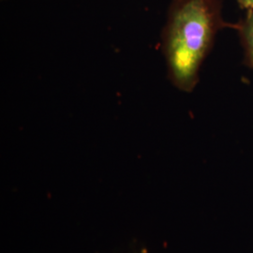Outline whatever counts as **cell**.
Listing matches in <instances>:
<instances>
[{
    "label": "cell",
    "instance_id": "7a4b0ae2",
    "mask_svg": "<svg viewBox=\"0 0 253 253\" xmlns=\"http://www.w3.org/2000/svg\"><path fill=\"white\" fill-rule=\"evenodd\" d=\"M244 46L246 64L253 69V10H248L244 21L237 25Z\"/></svg>",
    "mask_w": 253,
    "mask_h": 253
},
{
    "label": "cell",
    "instance_id": "6da1fadb",
    "mask_svg": "<svg viewBox=\"0 0 253 253\" xmlns=\"http://www.w3.org/2000/svg\"><path fill=\"white\" fill-rule=\"evenodd\" d=\"M229 27L221 17L220 0H172L162 36L168 77L184 92H191L217 31Z\"/></svg>",
    "mask_w": 253,
    "mask_h": 253
},
{
    "label": "cell",
    "instance_id": "3957f363",
    "mask_svg": "<svg viewBox=\"0 0 253 253\" xmlns=\"http://www.w3.org/2000/svg\"><path fill=\"white\" fill-rule=\"evenodd\" d=\"M237 2L241 8L248 10H253V0H237Z\"/></svg>",
    "mask_w": 253,
    "mask_h": 253
}]
</instances>
